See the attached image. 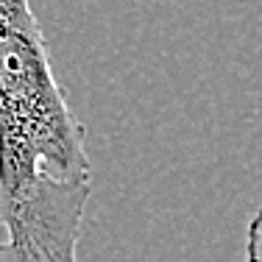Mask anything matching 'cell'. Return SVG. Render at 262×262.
I'll list each match as a JSON object with an SVG mask.
<instances>
[{
	"label": "cell",
	"mask_w": 262,
	"mask_h": 262,
	"mask_svg": "<svg viewBox=\"0 0 262 262\" xmlns=\"http://www.w3.org/2000/svg\"><path fill=\"white\" fill-rule=\"evenodd\" d=\"M246 262H262V204L246 226Z\"/></svg>",
	"instance_id": "7a4b0ae2"
},
{
	"label": "cell",
	"mask_w": 262,
	"mask_h": 262,
	"mask_svg": "<svg viewBox=\"0 0 262 262\" xmlns=\"http://www.w3.org/2000/svg\"><path fill=\"white\" fill-rule=\"evenodd\" d=\"M90 195L86 131L31 0H0V226L51 207H86Z\"/></svg>",
	"instance_id": "6da1fadb"
}]
</instances>
